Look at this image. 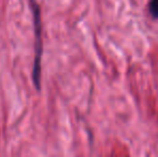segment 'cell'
I'll use <instances>...</instances> for the list:
<instances>
[{
	"mask_svg": "<svg viewBox=\"0 0 158 157\" xmlns=\"http://www.w3.org/2000/svg\"><path fill=\"white\" fill-rule=\"evenodd\" d=\"M32 6V15H33V25H35V61H33L32 68V80L37 89H40L41 84V57H42V25H41V16H40V10L35 0H30Z\"/></svg>",
	"mask_w": 158,
	"mask_h": 157,
	"instance_id": "obj_1",
	"label": "cell"
},
{
	"mask_svg": "<svg viewBox=\"0 0 158 157\" xmlns=\"http://www.w3.org/2000/svg\"><path fill=\"white\" fill-rule=\"evenodd\" d=\"M148 11L154 19H158V0H150L148 2Z\"/></svg>",
	"mask_w": 158,
	"mask_h": 157,
	"instance_id": "obj_2",
	"label": "cell"
}]
</instances>
